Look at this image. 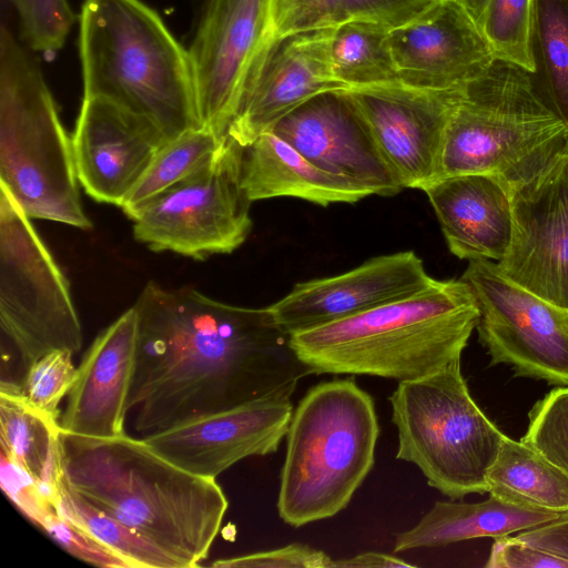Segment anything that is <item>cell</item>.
Listing matches in <instances>:
<instances>
[{
  "label": "cell",
  "instance_id": "f546056e",
  "mask_svg": "<svg viewBox=\"0 0 568 568\" xmlns=\"http://www.w3.org/2000/svg\"><path fill=\"white\" fill-rule=\"evenodd\" d=\"M59 509L63 516L120 555L130 568H184L176 557L92 506L64 481L61 486Z\"/></svg>",
  "mask_w": 568,
  "mask_h": 568
},
{
  "label": "cell",
  "instance_id": "d6a6232c",
  "mask_svg": "<svg viewBox=\"0 0 568 568\" xmlns=\"http://www.w3.org/2000/svg\"><path fill=\"white\" fill-rule=\"evenodd\" d=\"M16 9L27 45L42 53L61 49L74 23L68 0H9Z\"/></svg>",
  "mask_w": 568,
  "mask_h": 568
},
{
  "label": "cell",
  "instance_id": "30bf717a",
  "mask_svg": "<svg viewBox=\"0 0 568 568\" xmlns=\"http://www.w3.org/2000/svg\"><path fill=\"white\" fill-rule=\"evenodd\" d=\"M241 152L227 136L201 170L130 213L135 240L152 251L199 261L241 246L252 230V202L241 185Z\"/></svg>",
  "mask_w": 568,
  "mask_h": 568
},
{
  "label": "cell",
  "instance_id": "603a6c76",
  "mask_svg": "<svg viewBox=\"0 0 568 568\" xmlns=\"http://www.w3.org/2000/svg\"><path fill=\"white\" fill-rule=\"evenodd\" d=\"M240 176L251 202L292 196L327 206L356 203L372 195L367 190L320 169L272 130L242 146Z\"/></svg>",
  "mask_w": 568,
  "mask_h": 568
},
{
  "label": "cell",
  "instance_id": "9a60e30c",
  "mask_svg": "<svg viewBox=\"0 0 568 568\" xmlns=\"http://www.w3.org/2000/svg\"><path fill=\"white\" fill-rule=\"evenodd\" d=\"M272 131L320 169L371 194L392 196L404 189L345 92L313 98Z\"/></svg>",
  "mask_w": 568,
  "mask_h": 568
},
{
  "label": "cell",
  "instance_id": "d590c367",
  "mask_svg": "<svg viewBox=\"0 0 568 568\" xmlns=\"http://www.w3.org/2000/svg\"><path fill=\"white\" fill-rule=\"evenodd\" d=\"M438 1L339 0L333 27L349 21H361L377 24L388 31H393L416 20Z\"/></svg>",
  "mask_w": 568,
  "mask_h": 568
},
{
  "label": "cell",
  "instance_id": "7402d4cb",
  "mask_svg": "<svg viewBox=\"0 0 568 568\" xmlns=\"http://www.w3.org/2000/svg\"><path fill=\"white\" fill-rule=\"evenodd\" d=\"M424 192L455 256L503 260L511 242L513 209L501 183L484 174H463L440 179Z\"/></svg>",
  "mask_w": 568,
  "mask_h": 568
},
{
  "label": "cell",
  "instance_id": "ba28073f",
  "mask_svg": "<svg viewBox=\"0 0 568 568\" xmlns=\"http://www.w3.org/2000/svg\"><path fill=\"white\" fill-rule=\"evenodd\" d=\"M398 433L396 459L416 465L427 485L452 500L488 493L487 474L504 435L473 399L460 358L389 396Z\"/></svg>",
  "mask_w": 568,
  "mask_h": 568
},
{
  "label": "cell",
  "instance_id": "3957f363",
  "mask_svg": "<svg viewBox=\"0 0 568 568\" xmlns=\"http://www.w3.org/2000/svg\"><path fill=\"white\" fill-rule=\"evenodd\" d=\"M478 321L476 297L465 281L434 280L406 297L290 334V344L313 374L405 382L460 358Z\"/></svg>",
  "mask_w": 568,
  "mask_h": 568
},
{
  "label": "cell",
  "instance_id": "4fadbf2b",
  "mask_svg": "<svg viewBox=\"0 0 568 568\" xmlns=\"http://www.w3.org/2000/svg\"><path fill=\"white\" fill-rule=\"evenodd\" d=\"M509 195L513 235L498 268L518 285L568 310V144Z\"/></svg>",
  "mask_w": 568,
  "mask_h": 568
},
{
  "label": "cell",
  "instance_id": "5bb4252c",
  "mask_svg": "<svg viewBox=\"0 0 568 568\" xmlns=\"http://www.w3.org/2000/svg\"><path fill=\"white\" fill-rule=\"evenodd\" d=\"M344 92L404 189L424 191L442 179L445 130L464 90L393 85Z\"/></svg>",
  "mask_w": 568,
  "mask_h": 568
},
{
  "label": "cell",
  "instance_id": "ac0fdd59",
  "mask_svg": "<svg viewBox=\"0 0 568 568\" xmlns=\"http://www.w3.org/2000/svg\"><path fill=\"white\" fill-rule=\"evenodd\" d=\"M388 39L402 83L415 89L463 91L496 59L479 24L449 0L389 31Z\"/></svg>",
  "mask_w": 568,
  "mask_h": 568
},
{
  "label": "cell",
  "instance_id": "9c48e42d",
  "mask_svg": "<svg viewBox=\"0 0 568 568\" xmlns=\"http://www.w3.org/2000/svg\"><path fill=\"white\" fill-rule=\"evenodd\" d=\"M0 327L26 372L55 349L78 353L82 328L69 284L30 217L0 186Z\"/></svg>",
  "mask_w": 568,
  "mask_h": 568
},
{
  "label": "cell",
  "instance_id": "2e32d148",
  "mask_svg": "<svg viewBox=\"0 0 568 568\" xmlns=\"http://www.w3.org/2000/svg\"><path fill=\"white\" fill-rule=\"evenodd\" d=\"M71 140L85 193L120 207L169 141L146 118L101 98H83Z\"/></svg>",
  "mask_w": 568,
  "mask_h": 568
},
{
  "label": "cell",
  "instance_id": "e0dca14e",
  "mask_svg": "<svg viewBox=\"0 0 568 568\" xmlns=\"http://www.w3.org/2000/svg\"><path fill=\"white\" fill-rule=\"evenodd\" d=\"M434 280L420 257L403 251L373 257L338 275L297 283L267 307L290 335L406 297Z\"/></svg>",
  "mask_w": 568,
  "mask_h": 568
},
{
  "label": "cell",
  "instance_id": "7a4b0ae2",
  "mask_svg": "<svg viewBox=\"0 0 568 568\" xmlns=\"http://www.w3.org/2000/svg\"><path fill=\"white\" fill-rule=\"evenodd\" d=\"M63 481L104 514L194 568L209 556L229 501L213 478L192 474L128 434L90 437L61 428Z\"/></svg>",
  "mask_w": 568,
  "mask_h": 568
},
{
  "label": "cell",
  "instance_id": "484cf974",
  "mask_svg": "<svg viewBox=\"0 0 568 568\" xmlns=\"http://www.w3.org/2000/svg\"><path fill=\"white\" fill-rule=\"evenodd\" d=\"M487 486L489 495L516 506L568 511V476L521 440L505 436Z\"/></svg>",
  "mask_w": 568,
  "mask_h": 568
},
{
  "label": "cell",
  "instance_id": "d6986e66",
  "mask_svg": "<svg viewBox=\"0 0 568 568\" xmlns=\"http://www.w3.org/2000/svg\"><path fill=\"white\" fill-rule=\"evenodd\" d=\"M293 410L291 399H260L143 439L181 468L215 479L246 457L275 453Z\"/></svg>",
  "mask_w": 568,
  "mask_h": 568
},
{
  "label": "cell",
  "instance_id": "4dcf8cb0",
  "mask_svg": "<svg viewBox=\"0 0 568 568\" xmlns=\"http://www.w3.org/2000/svg\"><path fill=\"white\" fill-rule=\"evenodd\" d=\"M535 0H488L479 27L496 59L535 73Z\"/></svg>",
  "mask_w": 568,
  "mask_h": 568
},
{
  "label": "cell",
  "instance_id": "52a82bcc",
  "mask_svg": "<svg viewBox=\"0 0 568 568\" xmlns=\"http://www.w3.org/2000/svg\"><path fill=\"white\" fill-rule=\"evenodd\" d=\"M0 186L30 219L88 230L72 140L41 69L12 31H0Z\"/></svg>",
  "mask_w": 568,
  "mask_h": 568
},
{
  "label": "cell",
  "instance_id": "74e56055",
  "mask_svg": "<svg viewBox=\"0 0 568 568\" xmlns=\"http://www.w3.org/2000/svg\"><path fill=\"white\" fill-rule=\"evenodd\" d=\"M339 0H274L277 41L317 29L332 28Z\"/></svg>",
  "mask_w": 568,
  "mask_h": 568
},
{
  "label": "cell",
  "instance_id": "44dd1931",
  "mask_svg": "<svg viewBox=\"0 0 568 568\" xmlns=\"http://www.w3.org/2000/svg\"><path fill=\"white\" fill-rule=\"evenodd\" d=\"M138 342L139 315L132 306L103 329L85 352L61 416L63 430L90 437L126 434Z\"/></svg>",
  "mask_w": 568,
  "mask_h": 568
},
{
  "label": "cell",
  "instance_id": "5b68a950",
  "mask_svg": "<svg viewBox=\"0 0 568 568\" xmlns=\"http://www.w3.org/2000/svg\"><path fill=\"white\" fill-rule=\"evenodd\" d=\"M378 436L374 399L353 377L312 386L286 434L281 519L298 528L346 508L374 466Z\"/></svg>",
  "mask_w": 568,
  "mask_h": 568
},
{
  "label": "cell",
  "instance_id": "277c9868",
  "mask_svg": "<svg viewBox=\"0 0 568 568\" xmlns=\"http://www.w3.org/2000/svg\"><path fill=\"white\" fill-rule=\"evenodd\" d=\"M79 50L83 98L146 118L168 140L202 128L189 51L141 0H84Z\"/></svg>",
  "mask_w": 568,
  "mask_h": 568
},
{
  "label": "cell",
  "instance_id": "4316f807",
  "mask_svg": "<svg viewBox=\"0 0 568 568\" xmlns=\"http://www.w3.org/2000/svg\"><path fill=\"white\" fill-rule=\"evenodd\" d=\"M388 36V30L361 21H349L332 28L334 70L349 90L404 85Z\"/></svg>",
  "mask_w": 568,
  "mask_h": 568
},
{
  "label": "cell",
  "instance_id": "7c38bea8",
  "mask_svg": "<svg viewBox=\"0 0 568 568\" xmlns=\"http://www.w3.org/2000/svg\"><path fill=\"white\" fill-rule=\"evenodd\" d=\"M462 280L475 294L476 328L490 365L568 386V310L513 282L490 260H470Z\"/></svg>",
  "mask_w": 568,
  "mask_h": 568
},
{
  "label": "cell",
  "instance_id": "8992f818",
  "mask_svg": "<svg viewBox=\"0 0 568 568\" xmlns=\"http://www.w3.org/2000/svg\"><path fill=\"white\" fill-rule=\"evenodd\" d=\"M568 144V125L539 93L534 73L495 59L464 90L447 123L442 179L484 174L509 193Z\"/></svg>",
  "mask_w": 568,
  "mask_h": 568
},
{
  "label": "cell",
  "instance_id": "8d00e7d4",
  "mask_svg": "<svg viewBox=\"0 0 568 568\" xmlns=\"http://www.w3.org/2000/svg\"><path fill=\"white\" fill-rule=\"evenodd\" d=\"M39 528L73 557L102 568H130L112 549L60 513L48 518Z\"/></svg>",
  "mask_w": 568,
  "mask_h": 568
},
{
  "label": "cell",
  "instance_id": "7bdbcfd3",
  "mask_svg": "<svg viewBox=\"0 0 568 568\" xmlns=\"http://www.w3.org/2000/svg\"><path fill=\"white\" fill-rule=\"evenodd\" d=\"M465 9L479 24L488 0H449Z\"/></svg>",
  "mask_w": 568,
  "mask_h": 568
},
{
  "label": "cell",
  "instance_id": "6da1fadb",
  "mask_svg": "<svg viewBox=\"0 0 568 568\" xmlns=\"http://www.w3.org/2000/svg\"><path fill=\"white\" fill-rule=\"evenodd\" d=\"M133 306L139 342L126 419L141 438L254 400L291 399L313 374L268 307L154 282Z\"/></svg>",
  "mask_w": 568,
  "mask_h": 568
},
{
  "label": "cell",
  "instance_id": "836d02e7",
  "mask_svg": "<svg viewBox=\"0 0 568 568\" xmlns=\"http://www.w3.org/2000/svg\"><path fill=\"white\" fill-rule=\"evenodd\" d=\"M72 353L55 349L47 353L24 372L20 383L23 395L37 407L59 414L61 399L72 389L77 369Z\"/></svg>",
  "mask_w": 568,
  "mask_h": 568
},
{
  "label": "cell",
  "instance_id": "60d3db41",
  "mask_svg": "<svg viewBox=\"0 0 568 568\" xmlns=\"http://www.w3.org/2000/svg\"><path fill=\"white\" fill-rule=\"evenodd\" d=\"M515 537L568 560V511L551 521L519 531Z\"/></svg>",
  "mask_w": 568,
  "mask_h": 568
},
{
  "label": "cell",
  "instance_id": "1f68e13d",
  "mask_svg": "<svg viewBox=\"0 0 568 568\" xmlns=\"http://www.w3.org/2000/svg\"><path fill=\"white\" fill-rule=\"evenodd\" d=\"M520 440L568 476V386H558L535 403Z\"/></svg>",
  "mask_w": 568,
  "mask_h": 568
},
{
  "label": "cell",
  "instance_id": "ab89813d",
  "mask_svg": "<svg viewBox=\"0 0 568 568\" xmlns=\"http://www.w3.org/2000/svg\"><path fill=\"white\" fill-rule=\"evenodd\" d=\"M486 568H568V560L514 537L495 538Z\"/></svg>",
  "mask_w": 568,
  "mask_h": 568
},
{
  "label": "cell",
  "instance_id": "f35d334b",
  "mask_svg": "<svg viewBox=\"0 0 568 568\" xmlns=\"http://www.w3.org/2000/svg\"><path fill=\"white\" fill-rule=\"evenodd\" d=\"M333 559L323 550L293 542L281 548L219 559L216 568H331Z\"/></svg>",
  "mask_w": 568,
  "mask_h": 568
},
{
  "label": "cell",
  "instance_id": "b9f144b4",
  "mask_svg": "<svg viewBox=\"0 0 568 568\" xmlns=\"http://www.w3.org/2000/svg\"><path fill=\"white\" fill-rule=\"evenodd\" d=\"M413 568L414 564H409L402 558L377 552L366 551L358 554L352 558L333 560L331 568Z\"/></svg>",
  "mask_w": 568,
  "mask_h": 568
},
{
  "label": "cell",
  "instance_id": "cb8c5ba5",
  "mask_svg": "<svg viewBox=\"0 0 568 568\" xmlns=\"http://www.w3.org/2000/svg\"><path fill=\"white\" fill-rule=\"evenodd\" d=\"M560 514L516 506L489 495L479 503L436 501L410 529L395 535L394 551L439 548L480 537H501L534 528Z\"/></svg>",
  "mask_w": 568,
  "mask_h": 568
},
{
  "label": "cell",
  "instance_id": "83f0119b",
  "mask_svg": "<svg viewBox=\"0 0 568 568\" xmlns=\"http://www.w3.org/2000/svg\"><path fill=\"white\" fill-rule=\"evenodd\" d=\"M534 52L537 89L568 125V0H535Z\"/></svg>",
  "mask_w": 568,
  "mask_h": 568
},
{
  "label": "cell",
  "instance_id": "d4e9b609",
  "mask_svg": "<svg viewBox=\"0 0 568 568\" xmlns=\"http://www.w3.org/2000/svg\"><path fill=\"white\" fill-rule=\"evenodd\" d=\"M58 417L33 405L20 384L1 381V452L34 479L60 491L63 467Z\"/></svg>",
  "mask_w": 568,
  "mask_h": 568
},
{
  "label": "cell",
  "instance_id": "8fae6325",
  "mask_svg": "<svg viewBox=\"0 0 568 568\" xmlns=\"http://www.w3.org/2000/svg\"><path fill=\"white\" fill-rule=\"evenodd\" d=\"M277 42L274 0H206L187 49L202 128L227 139Z\"/></svg>",
  "mask_w": 568,
  "mask_h": 568
},
{
  "label": "cell",
  "instance_id": "e575fe53",
  "mask_svg": "<svg viewBox=\"0 0 568 568\" xmlns=\"http://www.w3.org/2000/svg\"><path fill=\"white\" fill-rule=\"evenodd\" d=\"M1 486L14 506L40 527L48 518L60 513V491L34 479L1 452Z\"/></svg>",
  "mask_w": 568,
  "mask_h": 568
},
{
  "label": "cell",
  "instance_id": "f1b7e54d",
  "mask_svg": "<svg viewBox=\"0 0 568 568\" xmlns=\"http://www.w3.org/2000/svg\"><path fill=\"white\" fill-rule=\"evenodd\" d=\"M226 140L197 128L165 142L123 202V212L129 215L150 199L201 170Z\"/></svg>",
  "mask_w": 568,
  "mask_h": 568
},
{
  "label": "cell",
  "instance_id": "ffe728a7",
  "mask_svg": "<svg viewBox=\"0 0 568 568\" xmlns=\"http://www.w3.org/2000/svg\"><path fill=\"white\" fill-rule=\"evenodd\" d=\"M331 37L332 28H324L280 40L246 93L227 136L245 146L313 98L348 91L334 70Z\"/></svg>",
  "mask_w": 568,
  "mask_h": 568
}]
</instances>
